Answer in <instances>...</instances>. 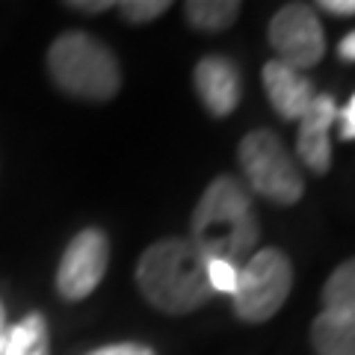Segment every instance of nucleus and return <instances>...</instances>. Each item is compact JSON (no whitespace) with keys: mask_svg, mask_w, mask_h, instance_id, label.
Returning <instances> with one entry per match:
<instances>
[{"mask_svg":"<svg viewBox=\"0 0 355 355\" xmlns=\"http://www.w3.org/2000/svg\"><path fill=\"white\" fill-rule=\"evenodd\" d=\"M258 237L261 228L246 187L231 175L214 178L193 210V231L187 240L207 261L243 266L254 254L252 249L258 246Z\"/></svg>","mask_w":355,"mask_h":355,"instance_id":"obj_1","label":"nucleus"},{"mask_svg":"<svg viewBox=\"0 0 355 355\" xmlns=\"http://www.w3.org/2000/svg\"><path fill=\"white\" fill-rule=\"evenodd\" d=\"M137 284L163 314H190L214 296L207 282V258L184 237L160 240L142 252Z\"/></svg>","mask_w":355,"mask_h":355,"instance_id":"obj_2","label":"nucleus"},{"mask_svg":"<svg viewBox=\"0 0 355 355\" xmlns=\"http://www.w3.org/2000/svg\"><path fill=\"white\" fill-rule=\"evenodd\" d=\"M48 71L62 92L83 101H110L121 86V71L113 51L80 30L62 33L51 44Z\"/></svg>","mask_w":355,"mask_h":355,"instance_id":"obj_3","label":"nucleus"},{"mask_svg":"<svg viewBox=\"0 0 355 355\" xmlns=\"http://www.w3.org/2000/svg\"><path fill=\"white\" fill-rule=\"evenodd\" d=\"M240 166L249 187L275 205H296L305 193L293 154L272 130H252L240 142Z\"/></svg>","mask_w":355,"mask_h":355,"instance_id":"obj_4","label":"nucleus"},{"mask_svg":"<svg viewBox=\"0 0 355 355\" xmlns=\"http://www.w3.org/2000/svg\"><path fill=\"white\" fill-rule=\"evenodd\" d=\"M293 287V266L282 249H258L240 266L234 311L246 323H263L284 305Z\"/></svg>","mask_w":355,"mask_h":355,"instance_id":"obj_5","label":"nucleus"},{"mask_svg":"<svg viewBox=\"0 0 355 355\" xmlns=\"http://www.w3.org/2000/svg\"><path fill=\"white\" fill-rule=\"evenodd\" d=\"M270 44L279 62L302 71L326 57V33L320 15L308 3H287L270 21Z\"/></svg>","mask_w":355,"mask_h":355,"instance_id":"obj_6","label":"nucleus"},{"mask_svg":"<svg viewBox=\"0 0 355 355\" xmlns=\"http://www.w3.org/2000/svg\"><path fill=\"white\" fill-rule=\"evenodd\" d=\"M110 263V243L107 234L98 228H83L69 249H65L60 270H57V287L65 299H86L89 293L101 284Z\"/></svg>","mask_w":355,"mask_h":355,"instance_id":"obj_7","label":"nucleus"},{"mask_svg":"<svg viewBox=\"0 0 355 355\" xmlns=\"http://www.w3.org/2000/svg\"><path fill=\"white\" fill-rule=\"evenodd\" d=\"M338 121V104L331 95H317L305 116L299 119V142L296 154L311 172H329L331 166V142L329 130Z\"/></svg>","mask_w":355,"mask_h":355,"instance_id":"obj_8","label":"nucleus"},{"mask_svg":"<svg viewBox=\"0 0 355 355\" xmlns=\"http://www.w3.org/2000/svg\"><path fill=\"white\" fill-rule=\"evenodd\" d=\"M196 92L202 104L214 116H228L234 113L243 95V77L240 69L225 57H205L196 65Z\"/></svg>","mask_w":355,"mask_h":355,"instance_id":"obj_9","label":"nucleus"},{"mask_svg":"<svg viewBox=\"0 0 355 355\" xmlns=\"http://www.w3.org/2000/svg\"><path fill=\"white\" fill-rule=\"evenodd\" d=\"M263 89H266L270 104L275 107V113L287 121L302 119L305 110L311 107V101L317 98L314 83H311L302 71H296L279 60L263 65Z\"/></svg>","mask_w":355,"mask_h":355,"instance_id":"obj_10","label":"nucleus"},{"mask_svg":"<svg viewBox=\"0 0 355 355\" xmlns=\"http://www.w3.org/2000/svg\"><path fill=\"white\" fill-rule=\"evenodd\" d=\"M311 343L317 355H355V317L323 311L311 326Z\"/></svg>","mask_w":355,"mask_h":355,"instance_id":"obj_11","label":"nucleus"},{"mask_svg":"<svg viewBox=\"0 0 355 355\" xmlns=\"http://www.w3.org/2000/svg\"><path fill=\"white\" fill-rule=\"evenodd\" d=\"M9 355H51V335L42 314H27L21 323L6 329Z\"/></svg>","mask_w":355,"mask_h":355,"instance_id":"obj_12","label":"nucleus"},{"mask_svg":"<svg viewBox=\"0 0 355 355\" xmlns=\"http://www.w3.org/2000/svg\"><path fill=\"white\" fill-rule=\"evenodd\" d=\"M323 311L340 317H355V258L343 261L329 275L323 287Z\"/></svg>","mask_w":355,"mask_h":355,"instance_id":"obj_13","label":"nucleus"},{"mask_svg":"<svg viewBox=\"0 0 355 355\" xmlns=\"http://www.w3.org/2000/svg\"><path fill=\"white\" fill-rule=\"evenodd\" d=\"M184 12L196 30L219 33L237 21L240 3L237 0H190V3L184 6Z\"/></svg>","mask_w":355,"mask_h":355,"instance_id":"obj_14","label":"nucleus"},{"mask_svg":"<svg viewBox=\"0 0 355 355\" xmlns=\"http://www.w3.org/2000/svg\"><path fill=\"white\" fill-rule=\"evenodd\" d=\"M119 9L130 24H148L163 12H169V0H125V3H119Z\"/></svg>","mask_w":355,"mask_h":355,"instance_id":"obj_15","label":"nucleus"},{"mask_svg":"<svg viewBox=\"0 0 355 355\" xmlns=\"http://www.w3.org/2000/svg\"><path fill=\"white\" fill-rule=\"evenodd\" d=\"M237 279H240V266L228 263V261H207V282H210V291L214 293L234 296Z\"/></svg>","mask_w":355,"mask_h":355,"instance_id":"obj_16","label":"nucleus"},{"mask_svg":"<svg viewBox=\"0 0 355 355\" xmlns=\"http://www.w3.org/2000/svg\"><path fill=\"white\" fill-rule=\"evenodd\" d=\"M338 128L340 139H355V95L343 104V110H338Z\"/></svg>","mask_w":355,"mask_h":355,"instance_id":"obj_17","label":"nucleus"},{"mask_svg":"<svg viewBox=\"0 0 355 355\" xmlns=\"http://www.w3.org/2000/svg\"><path fill=\"white\" fill-rule=\"evenodd\" d=\"M89 355H154V349H148L146 343H113V347L92 349Z\"/></svg>","mask_w":355,"mask_h":355,"instance_id":"obj_18","label":"nucleus"},{"mask_svg":"<svg viewBox=\"0 0 355 355\" xmlns=\"http://www.w3.org/2000/svg\"><path fill=\"white\" fill-rule=\"evenodd\" d=\"M69 9H77V12H86V15H95V12H104L113 3L110 0H71V3H65Z\"/></svg>","mask_w":355,"mask_h":355,"instance_id":"obj_19","label":"nucleus"},{"mask_svg":"<svg viewBox=\"0 0 355 355\" xmlns=\"http://www.w3.org/2000/svg\"><path fill=\"white\" fill-rule=\"evenodd\" d=\"M320 9L331 15H355V0H323Z\"/></svg>","mask_w":355,"mask_h":355,"instance_id":"obj_20","label":"nucleus"},{"mask_svg":"<svg viewBox=\"0 0 355 355\" xmlns=\"http://www.w3.org/2000/svg\"><path fill=\"white\" fill-rule=\"evenodd\" d=\"M338 53H340V60L355 62V30H352V33H347V36L340 39V44H338Z\"/></svg>","mask_w":355,"mask_h":355,"instance_id":"obj_21","label":"nucleus"},{"mask_svg":"<svg viewBox=\"0 0 355 355\" xmlns=\"http://www.w3.org/2000/svg\"><path fill=\"white\" fill-rule=\"evenodd\" d=\"M9 329V326H6ZM0 355H9V338H6V331L0 335Z\"/></svg>","mask_w":355,"mask_h":355,"instance_id":"obj_22","label":"nucleus"},{"mask_svg":"<svg viewBox=\"0 0 355 355\" xmlns=\"http://www.w3.org/2000/svg\"><path fill=\"white\" fill-rule=\"evenodd\" d=\"M6 331V311H3V305H0V335Z\"/></svg>","mask_w":355,"mask_h":355,"instance_id":"obj_23","label":"nucleus"}]
</instances>
